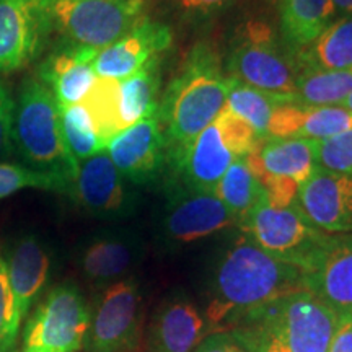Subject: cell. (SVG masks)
<instances>
[{"label": "cell", "mask_w": 352, "mask_h": 352, "mask_svg": "<svg viewBox=\"0 0 352 352\" xmlns=\"http://www.w3.org/2000/svg\"><path fill=\"white\" fill-rule=\"evenodd\" d=\"M305 290V272L240 235L220 254L210 276L204 316L210 333L228 331L254 308Z\"/></svg>", "instance_id": "obj_1"}, {"label": "cell", "mask_w": 352, "mask_h": 352, "mask_svg": "<svg viewBox=\"0 0 352 352\" xmlns=\"http://www.w3.org/2000/svg\"><path fill=\"white\" fill-rule=\"evenodd\" d=\"M230 77L223 76L220 59L209 44H196L160 96V121L168 151V165L175 166L189 145L226 108Z\"/></svg>", "instance_id": "obj_2"}, {"label": "cell", "mask_w": 352, "mask_h": 352, "mask_svg": "<svg viewBox=\"0 0 352 352\" xmlns=\"http://www.w3.org/2000/svg\"><path fill=\"white\" fill-rule=\"evenodd\" d=\"M340 315L308 290L254 308L228 333L248 352H328Z\"/></svg>", "instance_id": "obj_3"}, {"label": "cell", "mask_w": 352, "mask_h": 352, "mask_svg": "<svg viewBox=\"0 0 352 352\" xmlns=\"http://www.w3.org/2000/svg\"><path fill=\"white\" fill-rule=\"evenodd\" d=\"M13 152L28 168L50 176L70 196L80 164L70 153L60 129L59 107L39 78H26L15 101Z\"/></svg>", "instance_id": "obj_4"}, {"label": "cell", "mask_w": 352, "mask_h": 352, "mask_svg": "<svg viewBox=\"0 0 352 352\" xmlns=\"http://www.w3.org/2000/svg\"><path fill=\"white\" fill-rule=\"evenodd\" d=\"M239 228L263 252L305 274L315 270L334 240V235L307 219L297 201L287 208H276L266 195L240 220Z\"/></svg>", "instance_id": "obj_5"}, {"label": "cell", "mask_w": 352, "mask_h": 352, "mask_svg": "<svg viewBox=\"0 0 352 352\" xmlns=\"http://www.w3.org/2000/svg\"><path fill=\"white\" fill-rule=\"evenodd\" d=\"M227 77L280 95H294L302 69L292 50L264 21H248L233 39Z\"/></svg>", "instance_id": "obj_6"}, {"label": "cell", "mask_w": 352, "mask_h": 352, "mask_svg": "<svg viewBox=\"0 0 352 352\" xmlns=\"http://www.w3.org/2000/svg\"><path fill=\"white\" fill-rule=\"evenodd\" d=\"M145 19L144 0H52L59 43L103 51Z\"/></svg>", "instance_id": "obj_7"}, {"label": "cell", "mask_w": 352, "mask_h": 352, "mask_svg": "<svg viewBox=\"0 0 352 352\" xmlns=\"http://www.w3.org/2000/svg\"><path fill=\"white\" fill-rule=\"evenodd\" d=\"M90 324V307L77 285L64 283L43 298L23 333V352H77Z\"/></svg>", "instance_id": "obj_8"}, {"label": "cell", "mask_w": 352, "mask_h": 352, "mask_svg": "<svg viewBox=\"0 0 352 352\" xmlns=\"http://www.w3.org/2000/svg\"><path fill=\"white\" fill-rule=\"evenodd\" d=\"M142 294L135 277L109 284L95 298L85 352H135L142 340Z\"/></svg>", "instance_id": "obj_9"}, {"label": "cell", "mask_w": 352, "mask_h": 352, "mask_svg": "<svg viewBox=\"0 0 352 352\" xmlns=\"http://www.w3.org/2000/svg\"><path fill=\"white\" fill-rule=\"evenodd\" d=\"M236 223L235 215L214 192L197 191L182 183H171L166 188L160 239L170 252L210 239Z\"/></svg>", "instance_id": "obj_10"}, {"label": "cell", "mask_w": 352, "mask_h": 352, "mask_svg": "<svg viewBox=\"0 0 352 352\" xmlns=\"http://www.w3.org/2000/svg\"><path fill=\"white\" fill-rule=\"evenodd\" d=\"M52 0H0V72L36 60L52 34Z\"/></svg>", "instance_id": "obj_11"}, {"label": "cell", "mask_w": 352, "mask_h": 352, "mask_svg": "<svg viewBox=\"0 0 352 352\" xmlns=\"http://www.w3.org/2000/svg\"><path fill=\"white\" fill-rule=\"evenodd\" d=\"M118 171L107 151L80 162L70 197L94 217L121 220L138 210L139 195Z\"/></svg>", "instance_id": "obj_12"}, {"label": "cell", "mask_w": 352, "mask_h": 352, "mask_svg": "<svg viewBox=\"0 0 352 352\" xmlns=\"http://www.w3.org/2000/svg\"><path fill=\"white\" fill-rule=\"evenodd\" d=\"M104 151L131 184L155 183L168 165L166 140L157 116L121 131Z\"/></svg>", "instance_id": "obj_13"}, {"label": "cell", "mask_w": 352, "mask_h": 352, "mask_svg": "<svg viewBox=\"0 0 352 352\" xmlns=\"http://www.w3.org/2000/svg\"><path fill=\"white\" fill-rule=\"evenodd\" d=\"M297 204L320 230L352 235V175L316 168L298 186Z\"/></svg>", "instance_id": "obj_14"}, {"label": "cell", "mask_w": 352, "mask_h": 352, "mask_svg": "<svg viewBox=\"0 0 352 352\" xmlns=\"http://www.w3.org/2000/svg\"><path fill=\"white\" fill-rule=\"evenodd\" d=\"M171 43L173 33L168 25L144 19L129 33L98 52L94 63L96 77L122 80L134 76L145 65L160 60Z\"/></svg>", "instance_id": "obj_15"}, {"label": "cell", "mask_w": 352, "mask_h": 352, "mask_svg": "<svg viewBox=\"0 0 352 352\" xmlns=\"http://www.w3.org/2000/svg\"><path fill=\"white\" fill-rule=\"evenodd\" d=\"M210 328L195 302L173 290L153 311L147 331L148 352H195Z\"/></svg>", "instance_id": "obj_16"}, {"label": "cell", "mask_w": 352, "mask_h": 352, "mask_svg": "<svg viewBox=\"0 0 352 352\" xmlns=\"http://www.w3.org/2000/svg\"><path fill=\"white\" fill-rule=\"evenodd\" d=\"M145 245L132 230L96 233L82 246L77 264L88 283L107 287L129 277L127 274L144 259Z\"/></svg>", "instance_id": "obj_17"}, {"label": "cell", "mask_w": 352, "mask_h": 352, "mask_svg": "<svg viewBox=\"0 0 352 352\" xmlns=\"http://www.w3.org/2000/svg\"><path fill=\"white\" fill-rule=\"evenodd\" d=\"M98 51L59 43L39 63L38 76L54 95L57 107L82 103L96 80Z\"/></svg>", "instance_id": "obj_18"}, {"label": "cell", "mask_w": 352, "mask_h": 352, "mask_svg": "<svg viewBox=\"0 0 352 352\" xmlns=\"http://www.w3.org/2000/svg\"><path fill=\"white\" fill-rule=\"evenodd\" d=\"M352 129V111L341 104H279L270 120L267 135L323 142Z\"/></svg>", "instance_id": "obj_19"}, {"label": "cell", "mask_w": 352, "mask_h": 352, "mask_svg": "<svg viewBox=\"0 0 352 352\" xmlns=\"http://www.w3.org/2000/svg\"><path fill=\"white\" fill-rule=\"evenodd\" d=\"M305 290L338 315H352V235H334L333 243L311 272Z\"/></svg>", "instance_id": "obj_20"}, {"label": "cell", "mask_w": 352, "mask_h": 352, "mask_svg": "<svg viewBox=\"0 0 352 352\" xmlns=\"http://www.w3.org/2000/svg\"><path fill=\"white\" fill-rule=\"evenodd\" d=\"M7 270L15 311L21 321L28 315L30 308L47 283L51 256L41 240L33 235L23 236L13 246L7 261Z\"/></svg>", "instance_id": "obj_21"}, {"label": "cell", "mask_w": 352, "mask_h": 352, "mask_svg": "<svg viewBox=\"0 0 352 352\" xmlns=\"http://www.w3.org/2000/svg\"><path fill=\"white\" fill-rule=\"evenodd\" d=\"M235 157L223 142L215 122L206 127L173 168L182 175L184 186L214 192Z\"/></svg>", "instance_id": "obj_22"}, {"label": "cell", "mask_w": 352, "mask_h": 352, "mask_svg": "<svg viewBox=\"0 0 352 352\" xmlns=\"http://www.w3.org/2000/svg\"><path fill=\"white\" fill-rule=\"evenodd\" d=\"M316 151V140L280 139L271 135L259 138V158L264 168L276 176L294 179L298 186L318 168Z\"/></svg>", "instance_id": "obj_23"}, {"label": "cell", "mask_w": 352, "mask_h": 352, "mask_svg": "<svg viewBox=\"0 0 352 352\" xmlns=\"http://www.w3.org/2000/svg\"><path fill=\"white\" fill-rule=\"evenodd\" d=\"M333 20L331 0H280V33L294 52L314 43Z\"/></svg>", "instance_id": "obj_24"}, {"label": "cell", "mask_w": 352, "mask_h": 352, "mask_svg": "<svg viewBox=\"0 0 352 352\" xmlns=\"http://www.w3.org/2000/svg\"><path fill=\"white\" fill-rule=\"evenodd\" d=\"M160 60L145 65L134 76L120 80L118 85V109L121 129L157 116L160 104Z\"/></svg>", "instance_id": "obj_25"}, {"label": "cell", "mask_w": 352, "mask_h": 352, "mask_svg": "<svg viewBox=\"0 0 352 352\" xmlns=\"http://www.w3.org/2000/svg\"><path fill=\"white\" fill-rule=\"evenodd\" d=\"M303 70L352 67V16H340L314 43L296 52Z\"/></svg>", "instance_id": "obj_26"}, {"label": "cell", "mask_w": 352, "mask_h": 352, "mask_svg": "<svg viewBox=\"0 0 352 352\" xmlns=\"http://www.w3.org/2000/svg\"><path fill=\"white\" fill-rule=\"evenodd\" d=\"M285 103H296V96L264 91L230 78V88H228L223 109L243 118L259 138H264L267 135V126H270L272 111L279 104Z\"/></svg>", "instance_id": "obj_27"}, {"label": "cell", "mask_w": 352, "mask_h": 352, "mask_svg": "<svg viewBox=\"0 0 352 352\" xmlns=\"http://www.w3.org/2000/svg\"><path fill=\"white\" fill-rule=\"evenodd\" d=\"M352 94V67L338 70H303L296 91L297 104H341Z\"/></svg>", "instance_id": "obj_28"}, {"label": "cell", "mask_w": 352, "mask_h": 352, "mask_svg": "<svg viewBox=\"0 0 352 352\" xmlns=\"http://www.w3.org/2000/svg\"><path fill=\"white\" fill-rule=\"evenodd\" d=\"M214 195L222 201V204L235 215L236 222L240 223V220L245 219L264 196V191L246 165L245 157H241L232 162L226 175L215 186Z\"/></svg>", "instance_id": "obj_29"}, {"label": "cell", "mask_w": 352, "mask_h": 352, "mask_svg": "<svg viewBox=\"0 0 352 352\" xmlns=\"http://www.w3.org/2000/svg\"><path fill=\"white\" fill-rule=\"evenodd\" d=\"M59 118L65 144L78 164L107 148L90 113L82 103L59 107Z\"/></svg>", "instance_id": "obj_30"}, {"label": "cell", "mask_w": 352, "mask_h": 352, "mask_svg": "<svg viewBox=\"0 0 352 352\" xmlns=\"http://www.w3.org/2000/svg\"><path fill=\"white\" fill-rule=\"evenodd\" d=\"M25 188L60 192L59 184L50 176L28 168V166L0 162V199H6V197L15 195Z\"/></svg>", "instance_id": "obj_31"}, {"label": "cell", "mask_w": 352, "mask_h": 352, "mask_svg": "<svg viewBox=\"0 0 352 352\" xmlns=\"http://www.w3.org/2000/svg\"><path fill=\"white\" fill-rule=\"evenodd\" d=\"M214 122L217 124L220 135H222L223 142L233 157L241 158L252 152L259 135L243 118L236 116L227 109H222V113L215 118Z\"/></svg>", "instance_id": "obj_32"}, {"label": "cell", "mask_w": 352, "mask_h": 352, "mask_svg": "<svg viewBox=\"0 0 352 352\" xmlns=\"http://www.w3.org/2000/svg\"><path fill=\"white\" fill-rule=\"evenodd\" d=\"M21 321L16 316L15 302L8 280L7 261L0 256V352H10L19 338Z\"/></svg>", "instance_id": "obj_33"}, {"label": "cell", "mask_w": 352, "mask_h": 352, "mask_svg": "<svg viewBox=\"0 0 352 352\" xmlns=\"http://www.w3.org/2000/svg\"><path fill=\"white\" fill-rule=\"evenodd\" d=\"M316 165L333 173L352 175V129L318 142Z\"/></svg>", "instance_id": "obj_34"}, {"label": "cell", "mask_w": 352, "mask_h": 352, "mask_svg": "<svg viewBox=\"0 0 352 352\" xmlns=\"http://www.w3.org/2000/svg\"><path fill=\"white\" fill-rule=\"evenodd\" d=\"M13 114H15V100L10 88L0 78V162L12 155V132Z\"/></svg>", "instance_id": "obj_35"}, {"label": "cell", "mask_w": 352, "mask_h": 352, "mask_svg": "<svg viewBox=\"0 0 352 352\" xmlns=\"http://www.w3.org/2000/svg\"><path fill=\"white\" fill-rule=\"evenodd\" d=\"M176 2L184 16L202 20L223 12L233 0H176Z\"/></svg>", "instance_id": "obj_36"}, {"label": "cell", "mask_w": 352, "mask_h": 352, "mask_svg": "<svg viewBox=\"0 0 352 352\" xmlns=\"http://www.w3.org/2000/svg\"><path fill=\"white\" fill-rule=\"evenodd\" d=\"M195 352H248L240 344L228 331L210 333L201 344L196 347Z\"/></svg>", "instance_id": "obj_37"}, {"label": "cell", "mask_w": 352, "mask_h": 352, "mask_svg": "<svg viewBox=\"0 0 352 352\" xmlns=\"http://www.w3.org/2000/svg\"><path fill=\"white\" fill-rule=\"evenodd\" d=\"M328 352H352V315L340 316Z\"/></svg>", "instance_id": "obj_38"}, {"label": "cell", "mask_w": 352, "mask_h": 352, "mask_svg": "<svg viewBox=\"0 0 352 352\" xmlns=\"http://www.w3.org/2000/svg\"><path fill=\"white\" fill-rule=\"evenodd\" d=\"M334 16H352V0H331Z\"/></svg>", "instance_id": "obj_39"}, {"label": "cell", "mask_w": 352, "mask_h": 352, "mask_svg": "<svg viewBox=\"0 0 352 352\" xmlns=\"http://www.w3.org/2000/svg\"><path fill=\"white\" fill-rule=\"evenodd\" d=\"M341 107H344L346 109H349V111H352V94H351L349 96H347V98H346L344 101H342Z\"/></svg>", "instance_id": "obj_40"}]
</instances>
